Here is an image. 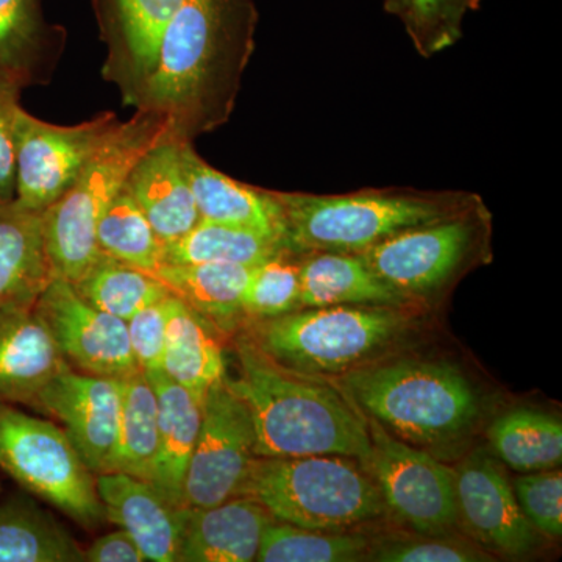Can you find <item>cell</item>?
I'll return each mask as SVG.
<instances>
[{
    "label": "cell",
    "instance_id": "8fae6325",
    "mask_svg": "<svg viewBox=\"0 0 562 562\" xmlns=\"http://www.w3.org/2000/svg\"><path fill=\"white\" fill-rule=\"evenodd\" d=\"M257 436L249 408L227 379L211 384L202 402L198 442L184 479L183 505L210 508L243 494Z\"/></svg>",
    "mask_w": 562,
    "mask_h": 562
},
{
    "label": "cell",
    "instance_id": "5b68a950",
    "mask_svg": "<svg viewBox=\"0 0 562 562\" xmlns=\"http://www.w3.org/2000/svg\"><path fill=\"white\" fill-rule=\"evenodd\" d=\"M162 140H168V124L160 114L136 110L92 155L72 187L44 211V238L57 279L76 283L101 258L98 225L103 211L136 161Z\"/></svg>",
    "mask_w": 562,
    "mask_h": 562
},
{
    "label": "cell",
    "instance_id": "5bb4252c",
    "mask_svg": "<svg viewBox=\"0 0 562 562\" xmlns=\"http://www.w3.org/2000/svg\"><path fill=\"white\" fill-rule=\"evenodd\" d=\"M184 0H91L106 47L103 79L133 106L146 88L160 54L162 36Z\"/></svg>",
    "mask_w": 562,
    "mask_h": 562
},
{
    "label": "cell",
    "instance_id": "f1b7e54d",
    "mask_svg": "<svg viewBox=\"0 0 562 562\" xmlns=\"http://www.w3.org/2000/svg\"><path fill=\"white\" fill-rule=\"evenodd\" d=\"M121 380L120 432L106 472L127 473L151 482L158 449L157 395L143 369Z\"/></svg>",
    "mask_w": 562,
    "mask_h": 562
},
{
    "label": "cell",
    "instance_id": "1f68e13d",
    "mask_svg": "<svg viewBox=\"0 0 562 562\" xmlns=\"http://www.w3.org/2000/svg\"><path fill=\"white\" fill-rule=\"evenodd\" d=\"M72 284L85 301L125 322L144 306L171 294L151 273L103 254L90 271Z\"/></svg>",
    "mask_w": 562,
    "mask_h": 562
},
{
    "label": "cell",
    "instance_id": "6da1fadb",
    "mask_svg": "<svg viewBox=\"0 0 562 562\" xmlns=\"http://www.w3.org/2000/svg\"><path fill=\"white\" fill-rule=\"evenodd\" d=\"M257 24L255 0H184L133 106L160 114L173 143L222 127L235 110Z\"/></svg>",
    "mask_w": 562,
    "mask_h": 562
},
{
    "label": "cell",
    "instance_id": "9a60e30c",
    "mask_svg": "<svg viewBox=\"0 0 562 562\" xmlns=\"http://www.w3.org/2000/svg\"><path fill=\"white\" fill-rule=\"evenodd\" d=\"M33 406L60 422L95 475L106 472L120 432L121 379L68 368L43 387Z\"/></svg>",
    "mask_w": 562,
    "mask_h": 562
},
{
    "label": "cell",
    "instance_id": "30bf717a",
    "mask_svg": "<svg viewBox=\"0 0 562 562\" xmlns=\"http://www.w3.org/2000/svg\"><path fill=\"white\" fill-rule=\"evenodd\" d=\"M372 452L368 471L384 508L420 536H447L458 525L454 471L364 416Z\"/></svg>",
    "mask_w": 562,
    "mask_h": 562
},
{
    "label": "cell",
    "instance_id": "e0dca14e",
    "mask_svg": "<svg viewBox=\"0 0 562 562\" xmlns=\"http://www.w3.org/2000/svg\"><path fill=\"white\" fill-rule=\"evenodd\" d=\"M105 519L135 539L147 561L179 562L190 508L169 501L154 483L122 472L95 475Z\"/></svg>",
    "mask_w": 562,
    "mask_h": 562
},
{
    "label": "cell",
    "instance_id": "d6986e66",
    "mask_svg": "<svg viewBox=\"0 0 562 562\" xmlns=\"http://www.w3.org/2000/svg\"><path fill=\"white\" fill-rule=\"evenodd\" d=\"M179 150L181 168L202 221L250 228L279 236L283 241V217L276 191L250 187L217 171L203 160L192 143L180 144Z\"/></svg>",
    "mask_w": 562,
    "mask_h": 562
},
{
    "label": "cell",
    "instance_id": "f35d334b",
    "mask_svg": "<svg viewBox=\"0 0 562 562\" xmlns=\"http://www.w3.org/2000/svg\"><path fill=\"white\" fill-rule=\"evenodd\" d=\"M177 301L176 295L168 294L144 306L127 321L133 357L144 372L161 369L166 331Z\"/></svg>",
    "mask_w": 562,
    "mask_h": 562
},
{
    "label": "cell",
    "instance_id": "ffe728a7",
    "mask_svg": "<svg viewBox=\"0 0 562 562\" xmlns=\"http://www.w3.org/2000/svg\"><path fill=\"white\" fill-rule=\"evenodd\" d=\"M179 143L162 140L133 166L125 190L146 214L165 246L195 227L198 205L181 168Z\"/></svg>",
    "mask_w": 562,
    "mask_h": 562
},
{
    "label": "cell",
    "instance_id": "836d02e7",
    "mask_svg": "<svg viewBox=\"0 0 562 562\" xmlns=\"http://www.w3.org/2000/svg\"><path fill=\"white\" fill-rule=\"evenodd\" d=\"M371 541L355 532L306 530L273 520L262 532L260 562H350L368 560Z\"/></svg>",
    "mask_w": 562,
    "mask_h": 562
},
{
    "label": "cell",
    "instance_id": "60d3db41",
    "mask_svg": "<svg viewBox=\"0 0 562 562\" xmlns=\"http://www.w3.org/2000/svg\"><path fill=\"white\" fill-rule=\"evenodd\" d=\"M85 562H146L143 550L125 530H117L95 539L83 550Z\"/></svg>",
    "mask_w": 562,
    "mask_h": 562
},
{
    "label": "cell",
    "instance_id": "8992f818",
    "mask_svg": "<svg viewBox=\"0 0 562 562\" xmlns=\"http://www.w3.org/2000/svg\"><path fill=\"white\" fill-rule=\"evenodd\" d=\"M408 324L402 306H324L254 319L247 336L276 364L314 379L369 364Z\"/></svg>",
    "mask_w": 562,
    "mask_h": 562
},
{
    "label": "cell",
    "instance_id": "ba28073f",
    "mask_svg": "<svg viewBox=\"0 0 562 562\" xmlns=\"http://www.w3.org/2000/svg\"><path fill=\"white\" fill-rule=\"evenodd\" d=\"M0 468L88 530L106 520L95 473L66 431L9 403H0Z\"/></svg>",
    "mask_w": 562,
    "mask_h": 562
},
{
    "label": "cell",
    "instance_id": "ac0fdd59",
    "mask_svg": "<svg viewBox=\"0 0 562 562\" xmlns=\"http://www.w3.org/2000/svg\"><path fill=\"white\" fill-rule=\"evenodd\" d=\"M68 368L35 306L0 308V403L35 405L43 387Z\"/></svg>",
    "mask_w": 562,
    "mask_h": 562
},
{
    "label": "cell",
    "instance_id": "4fadbf2b",
    "mask_svg": "<svg viewBox=\"0 0 562 562\" xmlns=\"http://www.w3.org/2000/svg\"><path fill=\"white\" fill-rule=\"evenodd\" d=\"M35 310L70 368L113 379H124L139 369L127 322L95 308L69 281L55 277L41 292Z\"/></svg>",
    "mask_w": 562,
    "mask_h": 562
},
{
    "label": "cell",
    "instance_id": "d6a6232c",
    "mask_svg": "<svg viewBox=\"0 0 562 562\" xmlns=\"http://www.w3.org/2000/svg\"><path fill=\"white\" fill-rule=\"evenodd\" d=\"M98 246L106 257L144 272L160 268L165 258V244L125 184L103 211L98 225Z\"/></svg>",
    "mask_w": 562,
    "mask_h": 562
},
{
    "label": "cell",
    "instance_id": "7402d4cb",
    "mask_svg": "<svg viewBox=\"0 0 562 562\" xmlns=\"http://www.w3.org/2000/svg\"><path fill=\"white\" fill-rule=\"evenodd\" d=\"M65 46V29L46 21L41 0H0V81L46 83Z\"/></svg>",
    "mask_w": 562,
    "mask_h": 562
},
{
    "label": "cell",
    "instance_id": "cb8c5ba5",
    "mask_svg": "<svg viewBox=\"0 0 562 562\" xmlns=\"http://www.w3.org/2000/svg\"><path fill=\"white\" fill-rule=\"evenodd\" d=\"M158 405V449L151 483L176 505H183L184 479L202 422V403L166 375L146 372Z\"/></svg>",
    "mask_w": 562,
    "mask_h": 562
},
{
    "label": "cell",
    "instance_id": "ab89813d",
    "mask_svg": "<svg viewBox=\"0 0 562 562\" xmlns=\"http://www.w3.org/2000/svg\"><path fill=\"white\" fill-rule=\"evenodd\" d=\"M20 88L0 81V201H13L16 184V120Z\"/></svg>",
    "mask_w": 562,
    "mask_h": 562
},
{
    "label": "cell",
    "instance_id": "b9f144b4",
    "mask_svg": "<svg viewBox=\"0 0 562 562\" xmlns=\"http://www.w3.org/2000/svg\"><path fill=\"white\" fill-rule=\"evenodd\" d=\"M384 9H386L387 13L398 18L402 10V0H384Z\"/></svg>",
    "mask_w": 562,
    "mask_h": 562
},
{
    "label": "cell",
    "instance_id": "484cf974",
    "mask_svg": "<svg viewBox=\"0 0 562 562\" xmlns=\"http://www.w3.org/2000/svg\"><path fill=\"white\" fill-rule=\"evenodd\" d=\"M250 272L249 266L166 262L149 273L217 331L231 333L244 319L243 297Z\"/></svg>",
    "mask_w": 562,
    "mask_h": 562
},
{
    "label": "cell",
    "instance_id": "9c48e42d",
    "mask_svg": "<svg viewBox=\"0 0 562 562\" xmlns=\"http://www.w3.org/2000/svg\"><path fill=\"white\" fill-rule=\"evenodd\" d=\"M487 214L482 201L443 220L395 233L360 257L406 302L441 291L483 249Z\"/></svg>",
    "mask_w": 562,
    "mask_h": 562
},
{
    "label": "cell",
    "instance_id": "7c38bea8",
    "mask_svg": "<svg viewBox=\"0 0 562 562\" xmlns=\"http://www.w3.org/2000/svg\"><path fill=\"white\" fill-rule=\"evenodd\" d=\"M120 124V117L111 111L77 125L50 124L21 106L14 201L44 213L72 187L85 165Z\"/></svg>",
    "mask_w": 562,
    "mask_h": 562
},
{
    "label": "cell",
    "instance_id": "7bdbcfd3",
    "mask_svg": "<svg viewBox=\"0 0 562 562\" xmlns=\"http://www.w3.org/2000/svg\"><path fill=\"white\" fill-rule=\"evenodd\" d=\"M0 491H2V487H0Z\"/></svg>",
    "mask_w": 562,
    "mask_h": 562
},
{
    "label": "cell",
    "instance_id": "603a6c76",
    "mask_svg": "<svg viewBox=\"0 0 562 562\" xmlns=\"http://www.w3.org/2000/svg\"><path fill=\"white\" fill-rule=\"evenodd\" d=\"M54 279L43 213L0 201V308L35 306Z\"/></svg>",
    "mask_w": 562,
    "mask_h": 562
},
{
    "label": "cell",
    "instance_id": "f546056e",
    "mask_svg": "<svg viewBox=\"0 0 562 562\" xmlns=\"http://www.w3.org/2000/svg\"><path fill=\"white\" fill-rule=\"evenodd\" d=\"M487 438L513 471L532 473L557 469L562 461V424L541 409L517 408L492 422Z\"/></svg>",
    "mask_w": 562,
    "mask_h": 562
},
{
    "label": "cell",
    "instance_id": "52a82bcc",
    "mask_svg": "<svg viewBox=\"0 0 562 562\" xmlns=\"http://www.w3.org/2000/svg\"><path fill=\"white\" fill-rule=\"evenodd\" d=\"M241 495L260 502L277 522L306 530H349L386 512L368 468L338 454L257 457Z\"/></svg>",
    "mask_w": 562,
    "mask_h": 562
},
{
    "label": "cell",
    "instance_id": "3957f363",
    "mask_svg": "<svg viewBox=\"0 0 562 562\" xmlns=\"http://www.w3.org/2000/svg\"><path fill=\"white\" fill-rule=\"evenodd\" d=\"M283 246L294 254H361L395 233L443 220L482 201L464 191L362 190L349 194L276 191Z\"/></svg>",
    "mask_w": 562,
    "mask_h": 562
},
{
    "label": "cell",
    "instance_id": "4316f807",
    "mask_svg": "<svg viewBox=\"0 0 562 562\" xmlns=\"http://www.w3.org/2000/svg\"><path fill=\"white\" fill-rule=\"evenodd\" d=\"M217 333L210 322L177 301L166 331L161 369L201 403L211 384L227 375Z\"/></svg>",
    "mask_w": 562,
    "mask_h": 562
},
{
    "label": "cell",
    "instance_id": "8d00e7d4",
    "mask_svg": "<svg viewBox=\"0 0 562 562\" xmlns=\"http://www.w3.org/2000/svg\"><path fill=\"white\" fill-rule=\"evenodd\" d=\"M513 490L536 531L547 538L560 539L562 535V473L557 469L517 476Z\"/></svg>",
    "mask_w": 562,
    "mask_h": 562
},
{
    "label": "cell",
    "instance_id": "4dcf8cb0",
    "mask_svg": "<svg viewBox=\"0 0 562 562\" xmlns=\"http://www.w3.org/2000/svg\"><path fill=\"white\" fill-rule=\"evenodd\" d=\"M283 247L279 236L201 220L187 235L165 246L162 265L220 262L254 268Z\"/></svg>",
    "mask_w": 562,
    "mask_h": 562
},
{
    "label": "cell",
    "instance_id": "2e32d148",
    "mask_svg": "<svg viewBox=\"0 0 562 562\" xmlns=\"http://www.w3.org/2000/svg\"><path fill=\"white\" fill-rule=\"evenodd\" d=\"M458 524L491 552L524 557L539 535L525 517L513 484L490 453L479 450L454 471Z\"/></svg>",
    "mask_w": 562,
    "mask_h": 562
},
{
    "label": "cell",
    "instance_id": "277c9868",
    "mask_svg": "<svg viewBox=\"0 0 562 562\" xmlns=\"http://www.w3.org/2000/svg\"><path fill=\"white\" fill-rule=\"evenodd\" d=\"M344 386L369 416L416 447L460 441L479 417V397L454 366L398 360L344 373Z\"/></svg>",
    "mask_w": 562,
    "mask_h": 562
},
{
    "label": "cell",
    "instance_id": "e575fe53",
    "mask_svg": "<svg viewBox=\"0 0 562 562\" xmlns=\"http://www.w3.org/2000/svg\"><path fill=\"white\" fill-rule=\"evenodd\" d=\"M301 258L283 247L251 268L243 297L244 317L266 319L302 310Z\"/></svg>",
    "mask_w": 562,
    "mask_h": 562
},
{
    "label": "cell",
    "instance_id": "d590c367",
    "mask_svg": "<svg viewBox=\"0 0 562 562\" xmlns=\"http://www.w3.org/2000/svg\"><path fill=\"white\" fill-rule=\"evenodd\" d=\"M480 5L482 0H402L398 20L417 54L431 58L461 40L465 16Z\"/></svg>",
    "mask_w": 562,
    "mask_h": 562
},
{
    "label": "cell",
    "instance_id": "83f0119b",
    "mask_svg": "<svg viewBox=\"0 0 562 562\" xmlns=\"http://www.w3.org/2000/svg\"><path fill=\"white\" fill-rule=\"evenodd\" d=\"M85 549L38 503H0V562H85Z\"/></svg>",
    "mask_w": 562,
    "mask_h": 562
},
{
    "label": "cell",
    "instance_id": "7a4b0ae2",
    "mask_svg": "<svg viewBox=\"0 0 562 562\" xmlns=\"http://www.w3.org/2000/svg\"><path fill=\"white\" fill-rule=\"evenodd\" d=\"M239 372L225 375L254 422L260 458L338 454L368 468L372 442L364 416L331 387L276 364L247 333L236 341Z\"/></svg>",
    "mask_w": 562,
    "mask_h": 562
},
{
    "label": "cell",
    "instance_id": "74e56055",
    "mask_svg": "<svg viewBox=\"0 0 562 562\" xmlns=\"http://www.w3.org/2000/svg\"><path fill=\"white\" fill-rule=\"evenodd\" d=\"M368 560L382 562H475L491 561L483 550L447 536L390 539L372 543Z\"/></svg>",
    "mask_w": 562,
    "mask_h": 562
},
{
    "label": "cell",
    "instance_id": "44dd1931",
    "mask_svg": "<svg viewBox=\"0 0 562 562\" xmlns=\"http://www.w3.org/2000/svg\"><path fill=\"white\" fill-rule=\"evenodd\" d=\"M273 520L268 509L249 495L210 508H190L179 562L255 561L262 532Z\"/></svg>",
    "mask_w": 562,
    "mask_h": 562
},
{
    "label": "cell",
    "instance_id": "d4e9b609",
    "mask_svg": "<svg viewBox=\"0 0 562 562\" xmlns=\"http://www.w3.org/2000/svg\"><path fill=\"white\" fill-rule=\"evenodd\" d=\"M408 303L383 283L358 254L312 251L301 258L302 308L402 306Z\"/></svg>",
    "mask_w": 562,
    "mask_h": 562
}]
</instances>
